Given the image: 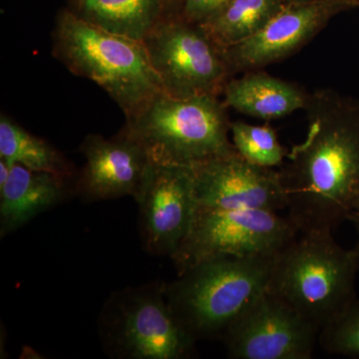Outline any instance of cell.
Wrapping results in <instances>:
<instances>
[{"mask_svg": "<svg viewBox=\"0 0 359 359\" xmlns=\"http://www.w3.org/2000/svg\"><path fill=\"white\" fill-rule=\"evenodd\" d=\"M304 111L306 137L278 169L287 216L299 233H334L359 205V101L318 89Z\"/></svg>", "mask_w": 359, "mask_h": 359, "instance_id": "cell-1", "label": "cell"}, {"mask_svg": "<svg viewBox=\"0 0 359 359\" xmlns=\"http://www.w3.org/2000/svg\"><path fill=\"white\" fill-rule=\"evenodd\" d=\"M358 257L332 231L299 233L273 259L268 292L316 327L339 318L356 297Z\"/></svg>", "mask_w": 359, "mask_h": 359, "instance_id": "cell-2", "label": "cell"}, {"mask_svg": "<svg viewBox=\"0 0 359 359\" xmlns=\"http://www.w3.org/2000/svg\"><path fill=\"white\" fill-rule=\"evenodd\" d=\"M53 53L71 72L105 90L127 119L163 91L143 41L107 32L71 11L59 15Z\"/></svg>", "mask_w": 359, "mask_h": 359, "instance_id": "cell-3", "label": "cell"}, {"mask_svg": "<svg viewBox=\"0 0 359 359\" xmlns=\"http://www.w3.org/2000/svg\"><path fill=\"white\" fill-rule=\"evenodd\" d=\"M273 257H215L166 283L168 304L196 341L222 337L268 290Z\"/></svg>", "mask_w": 359, "mask_h": 359, "instance_id": "cell-4", "label": "cell"}, {"mask_svg": "<svg viewBox=\"0 0 359 359\" xmlns=\"http://www.w3.org/2000/svg\"><path fill=\"white\" fill-rule=\"evenodd\" d=\"M226 106L218 95L153 97L124 131L147 151L154 164L194 167L235 154Z\"/></svg>", "mask_w": 359, "mask_h": 359, "instance_id": "cell-5", "label": "cell"}, {"mask_svg": "<svg viewBox=\"0 0 359 359\" xmlns=\"http://www.w3.org/2000/svg\"><path fill=\"white\" fill-rule=\"evenodd\" d=\"M166 283L116 290L99 314L105 353L119 359H186L196 340L180 325L168 304Z\"/></svg>", "mask_w": 359, "mask_h": 359, "instance_id": "cell-6", "label": "cell"}, {"mask_svg": "<svg viewBox=\"0 0 359 359\" xmlns=\"http://www.w3.org/2000/svg\"><path fill=\"white\" fill-rule=\"evenodd\" d=\"M299 233L278 212L197 205L190 231L171 259L180 273L215 257H273Z\"/></svg>", "mask_w": 359, "mask_h": 359, "instance_id": "cell-7", "label": "cell"}, {"mask_svg": "<svg viewBox=\"0 0 359 359\" xmlns=\"http://www.w3.org/2000/svg\"><path fill=\"white\" fill-rule=\"evenodd\" d=\"M143 43L168 95H219L231 76L223 48L198 23L162 18Z\"/></svg>", "mask_w": 359, "mask_h": 359, "instance_id": "cell-8", "label": "cell"}, {"mask_svg": "<svg viewBox=\"0 0 359 359\" xmlns=\"http://www.w3.org/2000/svg\"><path fill=\"white\" fill-rule=\"evenodd\" d=\"M320 330L266 290L224 332L233 359H309Z\"/></svg>", "mask_w": 359, "mask_h": 359, "instance_id": "cell-9", "label": "cell"}, {"mask_svg": "<svg viewBox=\"0 0 359 359\" xmlns=\"http://www.w3.org/2000/svg\"><path fill=\"white\" fill-rule=\"evenodd\" d=\"M359 7V0H318L287 4L261 32L223 48L231 76L289 57L308 44L335 15Z\"/></svg>", "mask_w": 359, "mask_h": 359, "instance_id": "cell-10", "label": "cell"}, {"mask_svg": "<svg viewBox=\"0 0 359 359\" xmlns=\"http://www.w3.org/2000/svg\"><path fill=\"white\" fill-rule=\"evenodd\" d=\"M136 203L144 248L171 257L190 231L197 208L192 168L153 163Z\"/></svg>", "mask_w": 359, "mask_h": 359, "instance_id": "cell-11", "label": "cell"}, {"mask_svg": "<svg viewBox=\"0 0 359 359\" xmlns=\"http://www.w3.org/2000/svg\"><path fill=\"white\" fill-rule=\"evenodd\" d=\"M192 171L199 207L287 211L278 169L256 166L235 153L194 166Z\"/></svg>", "mask_w": 359, "mask_h": 359, "instance_id": "cell-12", "label": "cell"}, {"mask_svg": "<svg viewBox=\"0 0 359 359\" xmlns=\"http://www.w3.org/2000/svg\"><path fill=\"white\" fill-rule=\"evenodd\" d=\"M80 151L85 165L75 187L78 195L88 201L138 199L153 162L136 139L125 131L113 138L89 135Z\"/></svg>", "mask_w": 359, "mask_h": 359, "instance_id": "cell-13", "label": "cell"}, {"mask_svg": "<svg viewBox=\"0 0 359 359\" xmlns=\"http://www.w3.org/2000/svg\"><path fill=\"white\" fill-rule=\"evenodd\" d=\"M67 180L58 175L33 171L13 164L8 180L0 187L1 238L62 203L71 193Z\"/></svg>", "mask_w": 359, "mask_h": 359, "instance_id": "cell-14", "label": "cell"}, {"mask_svg": "<svg viewBox=\"0 0 359 359\" xmlns=\"http://www.w3.org/2000/svg\"><path fill=\"white\" fill-rule=\"evenodd\" d=\"M224 104L242 114L271 121L304 110L309 93L264 71L245 72L224 87Z\"/></svg>", "mask_w": 359, "mask_h": 359, "instance_id": "cell-15", "label": "cell"}, {"mask_svg": "<svg viewBox=\"0 0 359 359\" xmlns=\"http://www.w3.org/2000/svg\"><path fill=\"white\" fill-rule=\"evenodd\" d=\"M163 0H79L76 15L107 32L143 41L162 18Z\"/></svg>", "mask_w": 359, "mask_h": 359, "instance_id": "cell-16", "label": "cell"}, {"mask_svg": "<svg viewBox=\"0 0 359 359\" xmlns=\"http://www.w3.org/2000/svg\"><path fill=\"white\" fill-rule=\"evenodd\" d=\"M285 6L283 0H230L201 25L219 46L226 48L261 32Z\"/></svg>", "mask_w": 359, "mask_h": 359, "instance_id": "cell-17", "label": "cell"}, {"mask_svg": "<svg viewBox=\"0 0 359 359\" xmlns=\"http://www.w3.org/2000/svg\"><path fill=\"white\" fill-rule=\"evenodd\" d=\"M0 159L33 171L48 172L69 179L73 172L59 151L6 116L0 117Z\"/></svg>", "mask_w": 359, "mask_h": 359, "instance_id": "cell-18", "label": "cell"}, {"mask_svg": "<svg viewBox=\"0 0 359 359\" xmlns=\"http://www.w3.org/2000/svg\"><path fill=\"white\" fill-rule=\"evenodd\" d=\"M231 140L236 152L250 164L278 169L287 153L271 125H252L243 121L231 123Z\"/></svg>", "mask_w": 359, "mask_h": 359, "instance_id": "cell-19", "label": "cell"}, {"mask_svg": "<svg viewBox=\"0 0 359 359\" xmlns=\"http://www.w3.org/2000/svg\"><path fill=\"white\" fill-rule=\"evenodd\" d=\"M318 342L328 353L359 358V299L339 318L321 328Z\"/></svg>", "mask_w": 359, "mask_h": 359, "instance_id": "cell-20", "label": "cell"}, {"mask_svg": "<svg viewBox=\"0 0 359 359\" xmlns=\"http://www.w3.org/2000/svg\"><path fill=\"white\" fill-rule=\"evenodd\" d=\"M230 0H182L183 18L190 22L203 25L221 11Z\"/></svg>", "mask_w": 359, "mask_h": 359, "instance_id": "cell-21", "label": "cell"}, {"mask_svg": "<svg viewBox=\"0 0 359 359\" xmlns=\"http://www.w3.org/2000/svg\"><path fill=\"white\" fill-rule=\"evenodd\" d=\"M347 221L351 222L355 229L356 233H358V241H356L355 247L353 248L354 252H355L356 257H358V263L359 266V205L351 215H349Z\"/></svg>", "mask_w": 359, "mask_h": 359, "instance_id": "cell-22", "label": "cell"}, {"mask_svg": "<svg viewBox=\"0 0 359 359\" xmlns=\"http://www.w3.org/2000/svg\"><path fill=\"white\" fill-rule=\"evenodd\" d=\"M285 4H308V2L318 1V0H283Z\"/></svg>", "mask_w": 359, "mask_h": 359, "instance_id": "cell-23", "label": "cell"}]
</instances>
